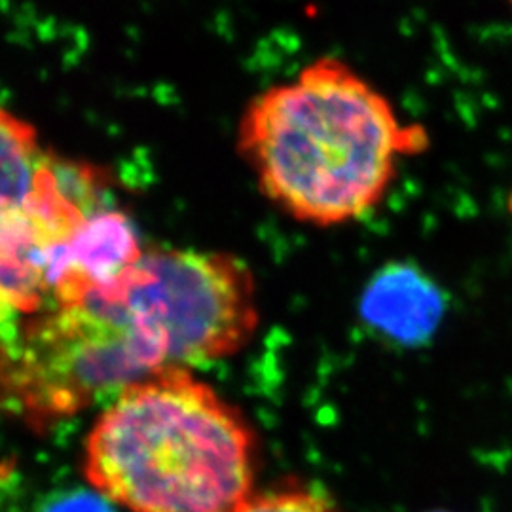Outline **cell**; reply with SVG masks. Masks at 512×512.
<instances>
[{
	"label": "cell",
	"mask_w": 512,
	"mask_h": 512,
	"mask_svg": "<svg viewBox=\"0 0 512 512\" xmlns=\"http://www.w3.org/2000/svg\"><path fill=\"white\" fill-rule=\"evenodd\" d=\"M391 99L336 55L304 65L247 103L238 150L262 194L298 222L340 226L384 200L399 160L427 148Z\"/></svg>",
	"instance_id": "1"
},
{
	"label": "cell",
	"mask_w": 512,
	"mask_h": 512,
	"mask_svg": "<svg viewBox=\"0 0 512 512\" xmlns=\"http://www.w3.org/2000/svg\"><path fill=\"white\" fill-rule=\"evenodd\" d=\"M256 437L238 406L164 366L105 406L84 442L93 494L124 512H236L255 492Z\"/></svg>",
	"instance_id": "2"
},
{
	"label": "cell",
	"mask_w": 512,
	"mask_h": 512,
	"mask_svg": "<svg viewBox=\"0 0 512 512\" xmlns=\"http://www.w3.org/2000/svg\"><path fill=\"white\" fill-rule=\"evenodd\" d=\"M165 361L114 291L42 304L0 323V412L33 427L114 401Z\"/></svg>",
	"instance_id": "3"
},
{
	"label": "cell",
	"mask_w": 512,
	"mask_h": 512,
	"mask_svg": "<svg viewBox=\"0 0 512 512\" xmlns=\"http://www.w3.org/2000/svg\"><path fill=\"white\" fill-rule=\"evenodd\" d=\"M114 291L167 366L234 357L260 321L251 268L222 251L145 249Z\"/></svg>",
	"instance_id": "4"
},
{
	"label": "cell",
	"mask_w": 512,
	"mask_h": 512,
	"mask_svg": "<svg viewBox=\"0 0 512 512\" xmlns=\"http://www.w3.org/2000/svg\"><path fill=\"white\" fill-rule=\"evenodd\" d=\"M76 167L42 147L37 128L0 105V241L54 207L71 190Z\"/></svg>",
	"instance_id": "5"
},
{
	"label": "cell",
	"mask_w": 512,
	"mask_h": 512,
	"mask_svg": "<svg viewBox=\"0 0 512 512\" xmlns=\"http://www.w3.org/2000/svg\"><path fill=\"white\" fill-rule=\"evenodd\" d=\"M446 313L439 285L418 266L387 264L374 275L361 298V315L387 340L416 346L427 342Z\"/></svg>",
	"instance_id": "6"
},
{
	"label": "cell",
	"mask_w": 512,
	"mask_h": 512,
	"mask_svg": "<svg viewBox=\"0 0 512 512\" xmlns=\"http://www.w3.org/2000/svg\"><path fill=\"white\" fill-rule=\"evenodd\" d=\"M236 512H344L329 495L306 486H279L266 492H253Z\"/></svg>",
	"instance_id": "7"
},
{
	"label": "cell",
	"mask_w": 512,
	"mask_h": 512,
	"mask_svg": "<svg viewBox=\"0 0 512 512\" xmlns=\"http://www.w3.org/2000/svg\"><path fill=\"white\" fill-rule=\"evenodd\" d=\"M509 4H511V6H512V0H509Z\"/></svg>",
	"instance_id": "8"
}]
</instances>
